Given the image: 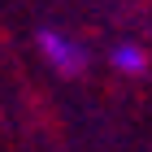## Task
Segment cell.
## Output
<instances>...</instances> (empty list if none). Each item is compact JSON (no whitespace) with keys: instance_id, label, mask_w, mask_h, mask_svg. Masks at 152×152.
I'll return each mask as SVG.
<instances>
[{"instance_id":"1","label":"cell","mask_w":152,"mask_h":152,"mask_svg":"<svg viewBox=\"0 0 152 152\" xmlns=\"http://www.w3.org/2000/svg\"><path fill=\"white\" fill-rule=\"evenodd\" d=\"M39 52L52 61V70L61 74H83L87 70V52H83L74 39H65L61 31H39Z\"/></svg>"},{"instance_id":"2","label":"cell","mask_w":152,"mask_h":152,"mask_svg":"<svg viewBox=\"0 0 152 152\" xmlns=\"http://www.w3.org/2000/svg\"><path fill=\"white\" fill-rule=\"evenodd\" d=\"M109 61H113V70H122V74H143V65H148L143 48H135V44H117L113 52H109Z\"/></svg>"}]
</instances>
